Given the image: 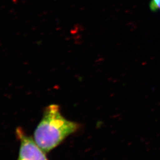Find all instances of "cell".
I'll list each match as a JSON object with an SVG mask.
<instances>
[{"instance_id": "obj_1", "label": "cell", "mask_w": 160, "mask_h": 160, "mask_svg": "<svg viewBox=\"0 0 160 160\" xmlns=\"http://www.w3.org/2000/svg\"><path fill=\"white\" fill-rule=\"evenodd\" d=\"M81 128L78 123L66 119L57 104L45 109L42 119L34 132V140L45 152L55 148L69 135Z\"/></svg>"}, {"instance_id": "obj_3", "label": "cell", "mask_w": 160, "mask_h": 160, "mask_svg": "<svg viewBox=\"0 0 160 160\" xmlns=\"http://www.w3.org/2000/svg\"><path fill=\"white\" fill-rule=\"evenodd\" d=\"M149 7L152 12L160 11V0H151Z\"/></svg>"}, {"instance_id": "obj_2", "label": "cell", "mask_w": 160, "mask_h": 160, "mask_svg": "<svg viewBox=\"0 0 160 160\" xmlns=\"http://www.w3.org/2000/svg\"><path fill=\"white\" fill-rule=\"evenodd\" d=\"M16 133L20 141L17 160H48L45 151L32 138L28 136L21 128H17Z\"/></svg>"}]
</instances>
